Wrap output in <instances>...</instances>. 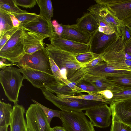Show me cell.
<instances>
[{
  "instance_id": "1",
  "label": "cell",
  "mask_w": 131,
  "mask_h": 131,
  "mask_svg": "<svg viewBox=\"0 0 131 131\" xmlns=\"http://www.w3.org/2000/svg\"><path fill=\"white\" fill-rule=\"evenodd\" d=\"M124 31L116 40L101 54L104 61L116 69L131 71V55L125 52Z\"/></svg>"
},
{
  "instance_id": "2",
  "label": "cell",
  "mask_w": 131,
  "mask_h": 131,
  "mask_svg": "<svg viewBox=\"0 0 131 131\" xmlns=\"http://www.w3.org/2000/svg\"><path fill=\"white\" fill-rule=\"evenodd\" d=\"M19 69L13 67L3 69L0 71V82L5 94L14 104L18 101L20 90L25 79Z\"/></svg>"
},
{
  "instance_id": "3",
  "label": "cell",
  "mask_w": 131,
  "mask_h": 131,
  "mask_svg": "<svg viewBox=\"0 0 131 131\" xmlns=\"http://www.w3.org/2000/svg\"><path fill=\"white\" fill-rule=\"evenodd\" d=\"M46 99L61 111H82L106 103L94 101L67 97H60L45 88H40Z\"/></svg>"
},
{
  "instance_id": "4",
  "label": "cell",
  "mask_w": 131,
  "mask_h": 131,
  "mask_svg": "<svg viewBox=\"0 0 131 131\" xmlns=\"http://www.w3.org/2000/svg\"><path fill=\"white\" fill-rule=\"evenodd\" d=\"M45 45L49 58L53 60L61 70L63 68L66 69L67 79L85 65L78 61L75 54L57 48L50 44Z\"/></svg>"
},
{
  "instance_id": "5",
  "label": "cell",
  "mask_w": 131,
  "mask_h": 131,
  "mask_svg": "<svg viewBox=\"0 0 131 131\" xmlns=\"http://www.w3.org/2000/svg\"><path fill=\"white\" fill-rule=\"evenodd\" d=\"M25 54L24 44V30L18 29L0 50V57L14 64L18 63Z\"/></svg>"
},
{
  "instance_id": "6",
  "label": "cell",
  "mask_w": 131,
  "mask_h": 131,
  "mask_svg": "<svg viewBox=\"0 0 131 131\" xmlns=\"http://www.w3.org/2000/svg\"><path fill=\"white\" fill-rule=\"evenodd\" d=\"M60 119L66 131H95L82 111H61Z\"/></svg>"
},
{
  "instance_id": "7",
  "label": "cell",
  "mask_w": 131,
  "mask_h": 131,
  "mask_svg": "<svg viewBox=\"0 0 131 131\" xmlns=\"http://www.w3.org/2000/svg\"><path fill=\"white\" fill-rule=\"evenodd\" d=\"M49 58L45 48L32 54H25L17 63V66L20 68L38 70L53 75L51 68Z\"/></svg>"
},
{
  "instance_id": "8",
  "label": "cell",
  "mask_w": 131,
  "mask_h": 131,
  "mask_svg": "<svg viewBox=\"0 0 131 131\" xmlns=\"http://www.w3.org/2000/svg\"><path fill=\"white\" fill-rule=\"evenodd\" d=\"M51 23L54 32L62 38L82 43L90 44L91 35L80 29L76 24H59L55 20Z\"/></svg>"
},
{
  "instance_id": "9",
  "label": "cell",
  "mask_w": 131,
  "mask_h": 131,
  "mask_svg": "<svg viewBox=\"0 0 131 131\" xmlns=\"http://www.w3.org/2000/svg\"><path fill=\"white\" fill-rule=\"evenodd\" d=\"M26 116L29 131H51L46 115L37 104H31L26 111Z\"/></svg>"
},
{
  "instance_id": "10",
  "label": "cell",
  "mask_w": 131,
  "mask_h": 131,
  "mask_svg": "<svg viewBox=\"0 0 131 131\" xmlns=\"http://www.w3.org/2000/svg\"><path fill=\"white\" fill-rule=\"evenodd\" d=\"M96 19L97 22L106 23L121 36L125 25L123 22L118 19L108 9L106 5L96 3L88 9Z\"/></svg>"
},
{
  "instance_id": "11",
  "label": "cell",
  "mask_w": 131,
  "mask_h": 131,
  "mask_svg": "<svg viewBox=\"0 0 131 131\" xmlns=\"http://www.w3.org/2000/svg\"><path fill=\"white\" fill-rule=\"evenodd\" d=\"M24 79L34 87L48 88L58 85L61 81L54 75L41 71L30 69H19Z\"/></svg>"
},
{
  "instance_id": "12",
  "label": "cell",
  "mask_w": 131,
  "mask_h": 131,
  "mask_svg": "<svg viewBox=\"0 0 131 131\" xmlns=\"http://www.w3.org/2000/svg\"><path fill=\"white\" fill-rule=\"evenodd\" d=\"M96 3L106 5L109 10L125 26L131 23V0H95Z\"/></svg>"
},
{
  "instance_id": "13",
  "label": "cell",
  "mask_w": 131,
  "mask_h": 131,
  "mask_svg": "<svg viewBox=\"0 0 131 131\" xmlns=\"http://www.w3.org/2000/svg\"><path fill=\"white\" fill-rule=\"evenodd\" d=\"M84 113L94 126L104 128L112 123V112L106 103L97 105L85 110Z\"/></svg>"
},
{
  "instance_id": "14",
  "label": "cell",
  "mask_w": 131,
  "mask_h": 131,
  "mask_svg": "<svg viewBox=\"0 0 131 131\" xmlns=\"http://www.w3.org/2000/svg\"><path fill=\"white\" fill-rule=\"evenodd\" d=\"M49 40L50 44L54 46L74 54L91 51L90 44H85L64 39L54 32Z\"/></svg>"
},
{
  "instance_id": "15",
  "label": "cell",
  "mask_w": 131,
  "mask_h": 131,
  "mask_svg": "<svg viewBox=\"0 0 131 131\" xmlns=\"http://www.w3.org/2000/svg\"><path fill=\"white\" fill-rule=\"evenodd\" d=\"M119 36L120 35L116 32L107 35L98 30L91 36V51L99 54L103 53L114 42Z\"/></svg>"
},
{
  "instance_id": "16",
  "label": "cell",
  "mask_w": 131,
  "mask_h": 131,
  "mask_svg": "<svg viewBox=\"0 0 131 131\" xmlns=\"http://www.w3.org/2000/svg\"><path fill=\"white\" fill-rule=\"evenodd\" d=\"M112 117L131 127V99L111 102Z\"/></svg>"
},
{
  "instance_id": "17",
  "label": "cell",
  "mask_w": 131,
  "mask_h": 131,
  "mask_svg": "<svg viewBox=\"0 0 131 131\" xmlns=\"http://www.w3.org/2000/svg\"><path fill=\"white\" fill-rule=\"evenodd\" d=\"M24 30V44L25 54H32L45 48L43 40L47 36Z\"/></svg>"
},
{
  "instance_id": "18",
  "label": "cell",
  "mask_w": 131,
  "mask_h": 131,
  "mask_svg": "<svg viewBox=\"0 0 131 131\" xmlns=\"http://www.w3.org/2000/svg\"><path fill=\"white\" fill-rule=\"evenodd\" d=\"M24 107L17 103L14 104L13 108L10 126V131H28L24 114Z\"/></svg>"
},
{
  "instance_id": "19",
  "label": "cell",
  "mask_w": 131,
  "mask_h": 131,
  "mask_svg": "<svg viewBox=\"0 0 131 131\" xmlns=\"http://www.w3.org/2000/svg\"><path fill=\"white\" fill-rule=\"evenodd\" d=\"M22 27L27 30L47 36L50 38L54 32L52 23L40 16L34 20Z\"/></svg>"
},
{
  "instance_id": "20",
  "label": "cell",
  "mask_w": 131,
  "mask_h": 131,
  "mask_svg": "<svg viewBox=\"0 0 131 131\" xmlns=\"http://www.w3.org/2000/svg\"><path fill=\"white\" fill-rule=\"evenodd\" d=\"M131 72V71L117 70L109 64L103 61L85 71L82 77L86 74H88L105 78L111 75Z\"/></svg>"
},
{
  "instance_id": "21",
  "label": "cell",
  "mask_w": 131,
  "mask_h": 131,
  "mask_svg": "<svg viewBox=\"0 0 131 131\" xmlns=\"http://www.w3.org/2000/svg\"><path fill=\"white\" fill-rule=\"evenodd\" d=\"M76 22V25L80 29L91 36L98 30L99 26L97 20L89 12L84 13Z\"/></svg>"
},
{
  "instance_id": "22",
  "label": "cell",
  "mask_w": 131,
  "mask_h": 131,
  "mask_svg": "<svg viewBox=\"0 0 131 131\" xmlns=\"http://www.w3.org/2000/svg\"><path fill=\"white\" fill-rule=\"evenodd\" d=\"M81 79L93 84L98 89L99 91L108 90L114 93L121 91L113 85L104 77L86 74L84 75L80 80Z\"/></svg>"
},
{
  "instance_id": "23",
  "label": "cell",
  "mask_w": 131,
  "mask_h": 131,
  "mask_svg": "<svg viewBox=\"0 0 131 131\" xmlns=\"http://www.w3.org/2000/svg\"><path fill=\"white\" fill-rule=\"evenodd\" d=\"M105 78L113 85L121 91L131 90V73L111 75Z\"/></svg>"
},
{
  "instance_id": "24",
  "label": "cell",
  "mask_w": 131,
  "mask_h": 131,
  "mask_svg": "<svg viewBox=\"0 0 131 131\" xmlns=\"http://www.w3.org/2000/svg\"><path fill=\"white\" fill-rule=\"evenodd\" d=\"M40 9L39 16L50 23L53 15V8L50 0H36Z\"/></svg>"
},
{
  "instance_id": "25",
  "label": "cell",
  "mask_w": 131,
  "mask_h": 131,
  "mask_svg": "<svg viewBox=\"0 0 131 131\" xmlns=\"http://www.w3.org/2000/svg\"><path fill=\"white\" fill-rule=\"evenodd\" d=\"M13 108L10 104L0 101V126L9 125Z\"/></svg>"
},
{
  "instance_id": "26",
  "label": "cell",
  "mask_w": 131,
  "mask_h": 131,
  "mask_svg": "<svg viewBox=\"0 0 131 131\" xmlns=\"http://www.w3.org/2000/svg\"><path fill=\"white\" fill-rule=\"evenodd\" d=\"M0 9L9 14H23L28 13L25 10L20 9L14 0H0Z\"/></svg>"
},
{
  "instance_id": "27",
  "label": "cell",
  "mask_w": 131,
  "mask_h": 131,
  "mask_svg": "<svg viewBox=\"0 0 131 131\" xmlns=\"http://www.w3.org/2000/svg\"><path fill=\"white\" fill-rule=\"evenodd\" d=\"M13 28L9 14L0 9V37L4 32Z\"/></svg>"
},
{
  "instance_id": "28",
  "label": "cell",
  "mask_w": 131,
  "mask_h": 131,
  "mask_svg": "<svg viewBox=\"0 0 131 131\" xmlns=\"http://www.w3.org/2000/svg\"><path fill=\"white\" fill-rule=\"evenodd\" d=\"M55 93L58 97H60L70 98L86 100L97 101L107 104L106 101L100 95L96 94L78 95H68L57 93Z\"/></svg>"
},
{
  "instance_id": "29",
  "label": "cell",
  "mask_w": 131,
  "mask_h": 131,
  "mask_svg": "<svg viewBox=\"0 0 131 131\" xmlns=\"http://www.w3.org/2000/svg\"><path fill=\"white\" fill-rule=\"evenodd\" d=\"M11 14L13 15L18 20L20 23L19 26L22 27L34 20L39 16V15L35 13L28 12L23 14Z\"/></svg>"
},
{
  "instance_id": "30",
  "label": "cell",
  "mask_w": 131,
  "mask_h": 131,
  "mask_svg": "<svg viewBox=\"0 0 131 131\" xmlns=\"http://www.w3.org/2000/svg\"><path fill=\"white\" fill-rule=\"evenodd\" d=\"M46 89L54 94L57 93L68 95H74L77 94L74 92L68 86L62 82H61L57 86Z\"/></svg>"
},
{
  "instance_id": "31",
  "label": "cell",
  "mask_w": 131,
  "mask_h": 131,
  "mask_svg": "<svg viewBox=\"0 0 131 131\" xmlns=\"http://www.w3.org/2000/svg\"><path fill=\"white\" fill-rule=\"evenodd\" d=\"M100 55L91 51L75 54L78 61L80 63L84 65L97 58Z\"/></svg>"
},
{
  "instance_id": "32",
  "label": "cell",
  "mask_w": 131,
  "mask_h": 131,
  "mask_svg": "<svg viewBox=\"0 0 131 131\" xmlns=\"http://www.w3.org/2000/svg\"><path fill=\"white\" fill-rule=\"evenodd\" d=\"M31 100L34 103L37 104L41 108L46 115L49 124H50L51 120L53 117H57L60 118L61 111L49 108L33 99H32Z\"/></svg>"
},
{
  "instance_id": "33",
  "label": "cell",
  "mask_w": 131,
  "mask_h": 131,
  "mask_svg": "<svg viewBox=\"0 0 131 131\" xmlns=\"http://www.w3.org/2000/svg\"><path fill=\"white\" fill-rule=\"evenodd\" d=\"M113 93V98L107 102V104L112 102L131 99V90H122Z\"/></svg>"
},
{
  "instance_id": "34",
  "label": "cell",
  "mask_w": 131,
  "mask_h": 131,
  "mask_svg": "<svg viewBox=\"0 0 131 131\" xmlns=\"http://www.w3.org/2000/svg\"><path fill=\"white\" fill-rule=\"evenodd\" d=\"M49 60L51 69L53 75L59 80L66 84L68 80L63 77L61 70L51 58H49Z\"/></svg>"
},
{
  "instance_id": "35",
  "label": "cell",
  "mask_w": 131,
  "mask_h": 131,
  "mask_svg": "<svg viewBox=\"0 0 131 131\" xmlns=\"http://www.w3.org/2000/svg\"><path fill=\"white\" fill-rule=\"evenodd\" d=\"M110 131H131V127L112 117Z\"/></svg>"
},
{
  "instance_id": "36",
  "label": "cell",
  "mask_w": 131,
  "mask_h": 131,
  "mask_svg": "<svg viewBox=\"0 0 131 131\" xmlns=\"http://www.w3.org/2000/svg\"><path fill=\"white\" fill-rule=\"evenodd\" d=\"M19 27H14L4 32L1 37H0V50L18 29Z\"/></svg>"
},
{
  "instance_id": "37",
  "label": "cell",
  "mask_w": 131,
  "mask_h": 131,
  "mask_svg": "<svg viewBox=\"0 0 131 131\" xmlns=\"http://www.w3.org/2000/svg\"><path fill=\"white\" fill-rule=\"evenodd\" d=\"M17 6L26 8L33 7L36 4V0H14Z\"/></svg>"
},
{
  "instance_id": "38",
  "label": "cell",
  "mask_w": 131,
  "mask_h": 131,
  "mask_svg": "<svg viewBox=\"0 0 131 131\" xmlns=\"http://www.w3.org/2000/svg\"><path fill=\"white\" fill-rule=\"evenodd\" d=\"M100 95L107 102L113 97V93L110 90H106L99 91L95 93Z\"/></svg>"
},
{
  "instance_id": "39",
  "label": "cell",
  "mask_w": 131,
  "mask_h": 131,
  "mask_svg": "<svg viewBox=\"0 0 131 131\" xmlns=\"http://www.w3.org/2000/svg\"><path fill=\"white\" fill-rule=\"evenodd\" d=\"M124 34L126 41L131 38V27L128 26H125Z\"/></svg>"
},
{
  "instance_id": "40",
  "label": "cell",
  "mask_w": 131,
  "mask_h": 131,
  "mask_svg": "<svg viewBox=\"0 0 131 131\" xmlns=\"http://www.w3.org/2000/svg\"><path fill=\"white\" fill-rule=\"evenodd\" d=\"M124 50L126 53L131 55V38L125 42Z\"/></svg>"
},
{
  "instance_id": "41",
  "label": "cell",
  "mask_w": 131,
  "mask_h": 131,
  "mask_svg": "<svg viewBox=\"0 0 131 131\" xmlns=\"http://www.w3.org/2000/svg\"><path fill=\"white\" fill-rule=\"evenodd\" d=\"M9 14L11 18L14 27H18L20 24L19 21L13 15Z\"/></svg>"
},
{
  "instance_id": "42",
  "label": "cell",
  "mask_w": 131,
  "mask_h": 131,
  "mask_svg": "<svg viewBox=\"0 0 131 131\" xmlns=\"http://www.w3.org/2000/svg\"><path fill=\"white\" fill-rule=\"evenodd\" d=\"M0 68L2 69L6 67V66L11 67L13 65H15V64L13 63H11L10 64L7 63L6 62L4 63V60H0Z\"/></svg>"
},
{
  "instance_id": "43",
  "label": "cell",
  "mask_w": 131,
  "mask_h": 131,
  "mask_svg": "<svg viewBox=\"0 0 131 131\" xmlns=\"http://www.w3.org/2000/svg\"><path fill=\"white\" fill-rule=\"evenodd\" d=\"M51 131H66L63 127L56 126L51 128Z\"/></svg>"
},
{
  "instance_id": "44",
  "label": "cell",
  "mask_w": 131,
  "mask_h": 131,
  "mask_svg": "<svg viewBox=\"0 0 131 131\" xmlns=\"http://www.w3.org/2000/svg\"><path fill=\"white\" fill-rule=\"evenodd\" d=\"M8 126H0V131H8Z\"/></svg>"
},
{
  "instance_id": "45",
  "label": "cell",
  "mask_w": 131,
  "mask_h": 131,
  "mask_svg": "<svg viewBox=\"0 0 131 131\" xmlns=\"http://www.w3.org/2000/svg\"><path fill=\"white\" fill-rule=\"evenodd\" d=\"M128 26H129L131 27V23L130 24H129Z\"/></svg>"
},
{
  "instance_id": "46",
  "label": "cell",
  "mask_w": 131,
  "mask_h": 131,
  "mask_svg": "<svg viewBox=\"0 0 131 131\" xmlns=\"http://www.w3.org/2000/svg\"><path fill=\"white\" fill-rule=\"evenodd\" d=\"M28 131H29L28 130Z\"/></svg>"
}]
</instances>
